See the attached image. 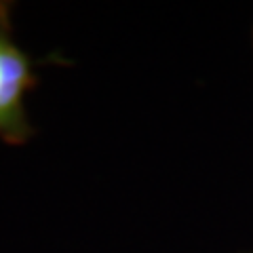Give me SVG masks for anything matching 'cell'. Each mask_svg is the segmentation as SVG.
I'll return each mask as SVG.
<instances>
[{
    "label": "cell",
    "instance_id": "1",
    "mask_svg": "<svg viewBox=\"0 0 253 253\" xmlns=\"http://www.w3.org/2000/svg\"><path fill=\"white\" fill-rule=\"evenodd\" d=\"M26 57L11 42L0 41V125H11L28 84Z\"/></svg>",
    "mask_w": 253,
    "mask_h": 253
}]
</instances>
